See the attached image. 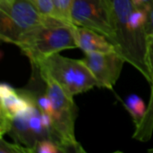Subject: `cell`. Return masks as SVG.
I'll return each mask as SVG.
<instances>
[{
    "label": "cell",
    "mask_w": 153,
    "mask_h": 153,
    "mask_svg": "<svg viewBox=\"0 0 153 153\" xmlns=\"http://www.w3.org/2000/svg\"><path fill=\"white\" fill-rule=\"evenodd\" d=\"M73 25L46 16L42 24L24 32L16 46L30 63H37L62 50L77 48Z\"/></svg>",
    "instance_id": "1"
},
{
    "label": "cell",
    "mask_w": 153,
    "mask_h": 153,
    "mask_svg": "<svg viewBox=\"0 0 153 153\" xmlns=\"http://www.w3.org/2000/svg\"><path fill=\"white\" fill-rule=\"evenodd\" d=\"M39 71L46 85V93L53 106L51 118L53 120L55 143L63 149L64 152L69 151L85 152L75 139L74 122L77 116V108L74 104V97L66 93L48 73L39 69Z\"/></svg>",
    "instance_id": "2"
},
{
    "label": "cell",
    "mask_w": 153,
    "mask_h": 153,
    "mask_svg": "<svg viewBox=\"0 0 153 153\" xmlns=\"http://www.w3.org/2000/svg\"><path fill=\"white\" fill-rule=\"evenodd\" d=\"M31 65L48 73L72 97L97 86L94 76L82 60L71 59L56 53Z\"/></svg>",
    "instance_id": "3"
},
{
    "label": "cell",
    "mask_w": 153,
    "mask_h": 153,
    "mask_svg": "<svg viewBox=\"0 0 153 153\" xmlns=\"http://www.w3.org/2000/svg\"><path fill=\"white\" fill-rule=\"evenodd\" d=\"M45 19L30 0H0V38L4 42L16 45L24 32Z\"/></svg>",
    "instance_id": "4"
},
{
    "label": "cell",
    "mask_w": 153,
    "mask_h": 153,
    "mask_svg": "<svg viewBox=\"0 0 153 153\" xmlns=\"http://www.w3.org/2000/svg\"><path fill=\"white\" fill-rule=\"evenodd\" d=\"M72 22L106 36L113 44L116 33L108 0H74Z\"/></svg>",
    "instance_id": "5"
},
{
    "label": "cell",
    "mask_w": 153,
    "mask_h": 153,
    "mask_svg": "<svg viewBox=\"0 0 153 153\" xmlns=\"http://www.w3.org/2000/svg\"><path fill=\"white\" fill-rule=\"evenodd\" d=\"M108 3L115 28L114 45L117 51L125 58L126 62L137 69L138 61L128 29L129 17L135 6L132 0H108Z\"/></svg>",
    "instance_id": "6"
},
{
    "label": "cell",
    "mask_w": 153,
    "mask_h": 153,
    "mask_svg": "<svg viewBox=\"0 0 153 153\" xmlns=\"http://www.w3.org/2000/svg\"><path fill=\"white\" fill-rule=\"evenodd\" d=\"M82 61L90 69L97 82V87L113 90L122 72L125 58L116 52L84 53Z\"/></svg>",
    "instance_id": "7"
},
{
    "label": "cell",
    "mask_w": 153,
    "mask_h": 153,
    "mask_svg": "<svg viewBox=\"0 0 153 153\" xmlns=\"http://www.w3.org/2000/svg\"><path fill=\"white\" fill-rule=\"evenodd\" d=\"M73 32L77 48H80L84 53L117 51L115 45L106 36L97 31L74 24Z\"/></svg>",
    "instance_id": "8"
},
{
    "label": "cell",
    "mask_w": 153,
    "mask_h": 153,
    "mask_svg": "<svg viewBox=\"0 0 153 153\" xmlns=\"http://www.w3.org/2000/svg\"><path fill=\"white\" fill-rule=\"evenodd\" d=\"M123 104L131 115L135 127L139 126L147 114V107L144 101L138 95L132 94L126 99Z\"/></svg>",
    "instance_id": "9"
},
{
    "label": "cell",
    "mask_w": 153,
    "mask_h": 153,
    "mask_svg": "<svg viewBox=\"0 0 153 153\" xmlns=\"http://www.w3.org/2000/svg\"><path fill=\"white\" fill-rule=\"evenodd\" d=\"M56 18L66 23L74 24L71 18V10L74 0H53Z\"/></svg>",
    "instance_id": "10"
},
{
    "label": "cell",
    "mask_w": 153,
    "mask_h": 153,
    "mask_svg": "<svg viewBox=\"0 0 153 153\" xmlns=\"http://www.w3.org/2000/svg\"><path fill=\"white\" fill-rule=\"evenodd\" d=\"M37 10L44 16H50L56 18L55 5L53 0H30Z\"/></svg>",
    "instance_id": "11"
},
{
    "label": "cell",
    "mask_w": 153,
    "mask_h": 153,
    "mask_svg": "<svg viewBox=\"0 0 153 153\" xmlns=\"http://www.w3.org/2000/svg\"><path fill=\"white\" fill-rule=\"evenodd\" d=\"M35 152L37 153H59L64 152L63 149L54 141L49 139H45L39 141L36 147Z\"/></svg>",
    "instance_id": "12"
},
{
    "label": "cell",
    "mask_w": 153,
    "mask_h": 153,
    "mask_svg": "<svg viewBox=\"0 0 153 153\" xmlns=\"http://www.w3.org/2000/svg\"><path fill=\"white\" fill-rule=\"evenodd\" d=\"M34 151L30 148L21 146L19 144H13L5 142L3 137H1L0 153H33Z\"/></svg>",
    "instance_id": "13"
},
{
    "label": "cell",
    "mask_w": 153,
    "mask_h": 153,
    "mask_svg": "<svg viewBox=\"0 0 153 153\" xmlns=\"http://www.w3.org/2000/svg\"><path fill=\"white\" fill-rule=\"evenodd\" d=\"M148 22L146 24V32L150 34L153 31V0H151L148 6Z\"/></svg>",
    "instance_id": "14"
},
{
    "label": "cell",
    "mask_w": 153,
    "mask_h": 153,
    "mask_svg": "<svg viewBox=\"0 0 153 153\" xmlns=\"http://www.w3.org/2000/svg\"><path fill=\"white\" fill-rule=\"evenodd\" d=\"M148 63L152 74V82L153 81V42L148 39ZM151 82V83H152Z\"/></svg>",
    "instance_id": "15"
},
{
    "label": "cell",
    "mask_w": 153,
    "mask_h": 153,
    "mask_svg": "<svg viewBox=\"0 0 153 153\" xmlns=\"http://www.w3.org/2000/svg\"><path fill=\"white\" fill-rule=\"evenodd\" d=\"M151 0H132L135 7H145L147 8Z\"/></svg>",
    "instance_id": "16"
},
{
    "label": "cell",
    "mask_w": 153,
    "mask_h": 153,
    "mask_svg": "<svg viewBox=\"0 0 153 153\" xmlns=\"http://www.w3.org/2000/svg\"><path fill=\"white\" fill-rule=\"evenodd\" d=\"M148 39H149V40H151V41H152V42H153V31L152 32V33L148 34Z\"/></svg>",
    "instance_id": "17"
},
{
    "label": "cell",
    "mask_w": 153,
    "mask_h": 153,
    "mask_svg": "<svg viewBox=\"0 0 153 153\" xmlns=\"http://www.w3.org/2000/svg\"><path fill=\"white\" fill-rule=\"evenodd\" d=\"M148 152H153V149H150Z\"/></svg>",
    "instance_id": "18"
}]
</instances>
